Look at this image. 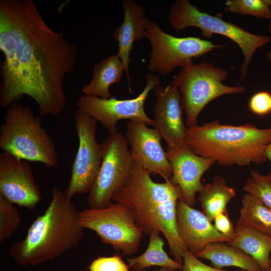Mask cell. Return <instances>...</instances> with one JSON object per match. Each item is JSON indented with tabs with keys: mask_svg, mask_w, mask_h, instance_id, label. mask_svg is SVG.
Instances as JSON below:
<instances>
[{
	"mask_svg": "<svg viewBox=\"0 0 271 271\" xmlns=\"http://www.w3.org/2000/svg\"><path fill=\"white\" fill-rule=\"evenodd\" d=\"M0 51L3 107L27 95L41 116L64 110V80L74 70L77 49L48 26L33 0L0 1Z\"/></svg>",
	"mask_w": 271,
	"mask_h": 271,
	"instance_id": "6da1fadb",
	"label": "cell"
},
{
	"mask_svg": "<svg viewBox=\"0 0 271 271\" xmlns=\"http://www.w3.org/2000/svg\"><path fill=\"white\" fill-rule=\"evenodd\" d=\"M166 152L172 168L170 180L180 190L182 200L192 207L196 203V194L203 185L202 176L215 162L196 155L185 145Z\"/></svg>",
	"mask_w": 271,
	"mask_h": 271,
	"instance_id": "2e32d148",
	"label": "cell"
},
{
	"mask_svg": "<svg viewBox=\"0 0 271 271\" xmlns=\"http://www.w3.org/2000/svg\"><path fill=\"white\" fill-rule=\"evenodd\" d=\"M21 222V218L14 204L0 195V242L8 239Z\"/></svg>",
	"mask_w": 271,
	"mask_h": 271,
	"instance_id": "4316f807",
	"label": "cell"
},
{
	"mask_svg": "<svg viewBox=\"0 0 271 271\" xmlns=\"http://www.w3.org/2000/svg\"><path fill=\"white\" fill-rule=\"evenodd\" d=\"M226 70L206 61L186 64L173 80L181 95L186 125L197 124L198 117L211 101L225 95L239 94L245 91L243 86H228L223 83L228 78Z\"/></svg>",
	"mask_w": 271,
	"mask_h": 271,
	"instance_id": "52a82bcc",
	"label": "cell"
},
{
	"mask_svg": "<svg viewBox=\"0 0 271 271\" xmlns=\"http://www.w3.org/2000/svg\"><path fill=\"white\" fill-rule=\"evenodd\" d=\"M165 243L159 234L152 233L145 251L135 257L128 258L129 268L144 269L152 266H160L174 270H181L183 264L171 258L165 251Z\"/></svg>",
	"mask_w": 271,
	"mask_h": 271,
	"instance_id": "603a6c76",
	"label": "cell"
},
{
	"mask_svg": "<svg viewBox=\"0 0 271 271\" xmlns=\"http://www.w3.org/2000/svg\"><path fill=\"white\" fill-rule=\"evenodd\" d=\"M168 20L171 27L179 32L189 27L201 30L202 37L214 34L229 39L239 47L244 60L240 67L241 79L246 76L256 51L270 42V37L251 33L241 27L224 20L220 15H211L199 10L188 0H177L171 7Z\"/></svg>",
	"mask_w": 271,
	"mask_h": 271,
	"instance_id": "8992f818",
	"label": "cell"
},
{
	"mask_svg": "<svg viewBox=\"0 0 271 271\" xmlns=\"http://www.w3.org/2000/svg\"><path fill=\"white\" fill-rule=\"evenodd\" d=\"M248 106L250 111L258 116L271 114V93L266 91H260L251 96Z\"/></svg>",
	"mask_w": 271,
	"mask_h": 271,
	"instance_id": "f1b7e54d",
	"label": "cell"
},
{
	"mask_svg": "<svg viewBox=\"0 0 271 271\" xmlns=\"http://www.w3.org/2000/svg\"><path fill=\"white\" fill-rule=\"evenodd\" d=\"M146 84L136 97L118 99L115 97L103 99L99 97L82 95L77 106L79 109L95 119L110 134L117 132V124L121 120L142 121L147 125H154L145 110V103L149 93L161 83L158 76L151 73L146 75Z\"/></svg>",
	"mask_w": 271,
	"mask_h": 271,
	"instance_id": "7c38bea8",
	"label": "cell"
},
{
	"mask_svg": "<svg viewBox=\"0 0 271 271\" xmlns=\"http://www.w3.org/2000/svg\"><path fill=\"white\" fill-rule=\"evenodd\" d=\"M146 34L151 47L148 69L152 73L156 72L164 76L177 67L182 68L193 63L194 58L225 46L196 37L173 36L152 20L147 28Z\"/></svg>",
	"mask_w": 271,
	"mask_h": 271,
	"instance_id": "ba28073f",
	"label": "cell"
},
{
	"mask_svg": "<svg viewBox=\"0 0 271 271\" xmlns=\"http://www.w3.org/2000/svg\"><path fill=\"white\" fill-rule=\"evenodd\" d=\"M225 6L228 13L271 19V0H227Z\"/></svg>",
	"mask_w": 271,
	"mask_h": 271,
	"instance_id": "d4e9b609",
	"label": "cell"
},
{
	"mask_svg": "<svg viewBox=\"0 0 271 271\" xmlns=\"http://www.w3.org/2000/svg\"><path fill=\"white\" fill-rule=\"evenodd\" d=\"M156 103L153 109L155 128L166 142L167 152L185 146L187 127L185 123L182 98L177 86L172 81L165 87L154 89Z\"/></svg>",
	"mask_w": 271,
	"mask_h": 271,
	"instance_id": "5bb4252c",
	"label": "cell"
},
{
	"mask_svg": "<svg viewBox=\"0 0 271 271\" xmlns=\"http://www.w3.org/2000/svg\"><path fill=\"white\" fill-rule=\"evenodd\" d=\"M0 195L14 204L31 210L41 202L40 187L28 161L4 151L1 153Z\"/></svg>",
	"mask_w": 271,
	"mask_h": 271,
	"instance_id": "4fadbf2b",
	"label": "cell"
},
{
	"mask_svg": "<svg viewBox=\"0 0 271 271\" xmlns=\"http://www.w3.org/2000/svg\"><path fill=\"white\" fill-rule=\"evenodd\" d=\"M198 194L202 212L211 222L216 216L227 211V205L236 196L234 188L219 175L211 183L203 185Z\"/></svg>",
	"mask_w": 271,
	"mask_h": 271,
	"instance_id": "7402d4cb",
	"label": "cell"
},
{
	"mask_svg": "<svg viewBox=\"0 0 271 271\" xmlns=\"http://www.w3.org/2000/svg\"><path fill=\"white\" fill-rule=\"evenodd\" d=\"M195 255L209 260L212 266L219 269L235 266L245 271H263L250 255L240 248L224 242L208 244Z\"/></svg>",
	"mask_w": 271,
	"mask_h": 271,
	"instance_id": "d6986e66",
	"label": "cell"
},
{
	"mask_svg": "<svg viewBox=\"0 0 271 271\" xmlns=\"http://www.w3.org/2000/svg\"><path fill=\"white\" fill-rule=\"evenodd\" d=\"M177 226L187 250L194 255L208 244L229 242L231 240L218 231L202 212L194 209L182 199L177 205Z\"/></svg>",
	"mask_w": 271,
	"mask_h": 271,
	"instance_id": "e0dca14e",
	"label": "cell"
},
{
	"mask_svg": "<svg viewBox=\"0 0 271 271\" xmlns=\"http://www.w3.org/2000/svg\"><path fill=\"white\" fill-rule=\"evenodd\" d=\"M265 271H271V266L268 269L265 270Z\"/></svg>",
	"mask_w": 271,
	"mask_h": 271,
	"instance_id": "d590c367",
	"label": "cell"
},
{
	"mask_svg": "<svg viewBox=\"0 0 271 271\" xmlns=\"http://www.w3.org/2000/svg\"><path fill=\"white\" fill-rule=\"evenodd\" d=\"M97 121L78 109L75 114V126L79 140L68 188L64 192L69 198L77 194L89 193L100 170L103 149L96 139Z\"/></svg>",
	"mask_w": 271,
	"mask_h": 271,
	"instance_id": "8fae6325",
	"label": "cell"
},
{
	"mask_svg": "<svg viewBox=\"0 0 271 271\" xmlns=\"http://www.w3.org/2000/svg\"><path fill=\"white\" fill-rule=\"evenodd\" d=\"M133 271H144L143 269H133ZM158 271H176V270L170 269L168 268L161 267Z\"/></svg>",
	"mask_w": 271,
	"mask_h": 271,
	"instance_id": "d6a6232c",
	"label": "cell"
},
{
	"mask_svg": "<svg viewBox=\"0 0 271 271\" xmlns=\"http://www.w3.org/2000/svg\"><path fill=\"white\" fill-rule=\"evenodd\" d=\"M124 72L120 59L116 54L110 55L94 66L91 80L82 87L81 91L87 95L110 98L112 97L110 86L120 81Z\"/></svg>",
	"mask_w": 271,
	"mask_h": 271,
	"instance_id": "ffe728a7",
	"label": "cell"
},
{
	"mask_svg": "<svg viewBox=\"0 0 271 271\" xmlns=\"http://www.w3.org/2000/svg\"><path fill=\"white\" fill-rule=\"evenodd\" d=\"M79 213L71 199L53 188L48 207L32 223L26 237L10 247L11 257L21 266H36L77 246L84 230Z\"/></svg>",
	"mask_w": 271,
	"mask_h": 271,
	"instance_id": "3957f363",
	"label": "cell"
},
{
	"mask_svg": "<svg viewBox=\"0 0 271 271\" xmlns=\"http://www.w3.org/2000/svg\"><path fill=\"white\" fill-rule=\"evenodd\" d=\"M101 144L102 164L88 197L92 209L104 208L111 203L114 193L126 181L133 162L128 142L121 133L110 134Z\"/></svg>",
	"mask_w": 271,
	"mask_h": 271,
	"instance_id": "30bf717a",
	"label": "cell"
},
{
	"mask_svg": "<svg viewBox=\"0 0 271 271\" xmlns=\"http://www.w3.org/2000/svg\"><path fill=\"white\" fill-rule=\"evenodd\" d=\"M265 156L266 159L269 160L271 164V143L269 144L266 147L265 150ZM270 174L271 175V173Z\"/></svg>",
	"mask_w": 271,
	"mask_h": 271,
	"instance_id": "1f68e13d",
	"label": "cell"
},
{
	"mask_svg": "<svg viewBox=\"0 0 271 271\" xmlns=\"http://www.w3.org/2000/svg\"><path fill=\"white\" fill-rule=\"evenodd\" d=\"M180 271H245L242 269L227 270L207 265L188 250L183 258V267Z\"/></svg>",
	"mask_w": 271,
	"mask_h": 271,
	"instance_id": "f546056e",
	"label": "cell"
},
{
	"mask_svg": "<svg viewBox=\"0 0 271 271\" xmlns=\"http://www.w3.org/2000/svg\"><path fill=\"white\" fill-rule=\"evenodd\" d=\"M266 57L267 60L271 62V50L267 52Z\"/></svg>",
	"mask_w": 271,
	"mask_h": 271,
	"instance_id": "836d02e7",
	"label": "cell"
},
{
	"mask_svg": "<svg viewBox=\"0 0 271 271\" xmlns=\"http://www.w3.org/2000/svg\"><path fill=\"white\" fill-rule=\"evenodd\" d=\"M151 176L133 160L126 181L114 193L112 200L129 209L144 234L162 233L168 242L170 254L183 264V255L187 250L177 226V205L182 199L181 191L170 179L157 183Z\"/></svg>",
	"mask_w": 271,
	"mask_h": 271,
	"instance_id": "7a4b0ae2",
	"label": "cell"
},
{
	"mask_svg": "<svg viewBox=\"0 0 271 271\" xmlns=\"http://www.w3.org/2000/svg\"><path fill=\"white\" fill-rule=\"evenodd\" d=\"M246 193L257 198L271 208V175H264L256 170H251L250 176L243 187Z\"/></svg>",
	"mask_w": 271,
	"mask_h": 271,
	"instance_id": "484cf974",
	"label": "cell"
},
{
	"mask_svg": "<svg viewBox=\"0 0 271 271\" xmlns=\"http://www.w3.org/2000/svg\"><path fill=\"white\" fill-rule=\"evenodd\" d=\"M79 216L84 229L94 231L102 242L114 250L124 255L139 250L144 233L124 205L115 202L102 208H89L80 211Z\"/></svg>",
	"mask_w": 271,
	"mask_h": 271,
	"instance_id": "9c48e42d",
	"label": "cell"
},
{
	"mask_svg": "<svg viewBox=\"0 0 271 271\" xmlns=\"http://www.w3.org/2000/svg\"><path fill=\"white\" fill-rule=\"evenodd\" d=\"M235 229V235L227 243L252 257L263 271L268 269L271 266V237L247 226L236 224Z\"/></svg>",
	"mask_w": 271,
	"mask_h": 271,
	"instance_id": "44dd1931",
	"label": "cell"
},
{
	"mask_svg": "<svg viewBox=\"0 0 271 271\" xmlns=\"http://www.w3.org/2000/svg\"><path fill=\"white\" fill-rule=\"evenodd\" d=\"M0 127V149L16 158L50 168L58 165L55 144L31 106L15 102L7 108Z\"/></svg>",
	"mask_w": 271,
	"mask_h": 271,
	"instance_id": "5b68a950",
	"label": "cell"
},
{
	"mask_svg": "<svg viewBox=\"0 0 271 271\" xmlns=\"http://www.w3.org/2000/svg\"><path fill=\"white\" fill-rule=\"evenodd\" d=\"M213 221L214 226L218 231L231 239L233 238L235 233V229L227 211L216 216Z\"/></svg>",
	"mask_w": 271,
	"mask_h": 271,
	"instance_id": "4dcf8cb0",
	"label": "cell"
},
{
	"mask_svg": "<svg viewBox=\"0 0 271 271\" xmlns=\"http://www.w3.org/2000/svg\"><path fill=\"white\" fill-rule=\"evenodd\" d=\"M121 6L124 12L123 22L114 30L113 36L118 44L116 55L123 65L129 84L130 53L134 43L146 37V29L151 20L146 18L144 7L134 0H123Z\"/></svg>",
	"mask_w": 271,
	"mask_h": 271,
	"instance_id": "ac0fdd59",
	"label": "cell"
},
{
	"mask_svg": "<svg viewBox=\"0 0 271 271\" xmlns=\"http://www.w3.org/2000/svg\"><path fill=\"white\" fill-rule=\"evenodd\" d=\"M268 31L270 33H271V21H270V23L268 26Z\"/></svg>",
	"mask_w": 271,
	"mask_h": 271,
	"instance_id": "e575fe53",
	"label": "cell"
},
{
	"mask_svg": "<svg viewBox=\"0 0 271 271\" xmlns=\"http://www.w3.org/2000/svg\"><path fill=\"white\" fill-rule=\"evenodd\" d=\"M270 143L271 126L233 125L217 120L187 127L185 139V145L193 153L223 166L264 163Z\"/></svg>",
	"mask_w": 271,
	"mask_h": 271,
	"instance_id": "277c9868",
	"label": "cell"
},
{
	"mask_svg": "<svg viewBox=\"0 0 271 271\" xmlns=\"http://www.w3.org/2000/svg\"><path fill=\"white\" fill-rule=\"evenodd\" d=\"M241 203L236 224L252 227L271 237V208L247 193Z\"/></svg>",
	"mask_w": 271,
	"mask_h": 271,
	"instance_id": "cb8c5ba5",
	"label": "cell"
},
{
	"mask_svg": "<svg viewBox=\"0 0 271 271\" xmlns=\"http://www.w3.org/2000/svg\"><path fill=\"white\" fill-rule=\"evenodd\" d=\"M88 269L89 271H130L128 265L118 254L98 257L90 263Z\"/></svg>",
	"mask_w": 271,
	"mask_h": 271,
	"instance_id": "83f0119b",
	"label": "cell"
},
{
	"mask_svg": "<svg viewBox=\"0 0 271 271\" xmlns=\"http://www.w3.org/2000/svg\"><path fill=\"white\" fill-rule=\"evenodd\" d=\"M125 137L133 160L138 161L151 175H159L165 181L170 179L172 166L167 152L162 147V138L155 128L148 127L142 121L129 120Z\"/></svg>",
	"mask_w": 271,
	"mask_h": 271,
	"instance_id": "9a60e30c",
	"label": "cell"
},
{
	"mask_svg": "<svg viewBox=\"0 0 271 271\" xmlns=\"http://www.w3.org/2000/svg\"><path fill=\"white\" fill-rule=\"evenodd\" d=\"M270 266H271V257L270 258Z\"/></svg>",
	"mask_w": 271,
	"mask_h": 271,
	"instance_id": "8d00e7d4",
	"label": "cell"
}]
</instances>
